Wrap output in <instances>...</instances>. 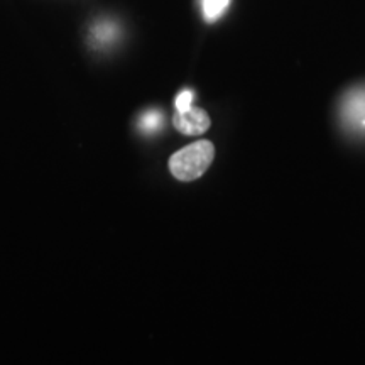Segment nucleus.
<instances>
[{"label":"nucleus","instance_id":"obj_1","mask_svg":"<svg viewBox=\"0 0 365 365\" xmlns=\"http://www.w3.org/2000/svg\"><path fill=\"white\" fill-rule=\"evenodd\" d=\"M215 159V145L210 140H196V143L186 145L170 158L171 175L180 181H195L202 178Z\"/></svg>","mask_w":365,"mask_h":365},{"label":"nucleus","instance_id":"obj_2","mask_svg":"<svg viewBox=\"0 0 365 365\" xmlns=\"http://www.w3.org/2000/svg\"><path fill=\"white\" fill-rule=\"evenodd\" d=\"M173 125L182 135H202L212 125L208 112L191 105L186 110H176L173 115Z\"/></svg>","mask_w":365,"mask_h":365},{"label":"nucleus","instance_id":"obj_3","mask_svg":"<svg viewBox=\"0 0 365 365\" xmlns=\"http://www.w3.org/2000/svg\"><path fill=\"white\" fill-rule=\"evenodd\" d=\"M228 4H230V0H203L205 19L208 22H215L225 11Z\"/></svg>","mask_w":365,"mask_h":365},{"label":"nucleus","instance_id":"obj_4","mask_svg":"<svg viewBox=\"0 0 365 365\" xmlns=\"http://www.w3.org/2000/svg\"><path fill=\"white\" fill-rule=\"evenodd\" d=\"M161 124H163V117L159 115L158 112L145 113V115L140 117V120H139L140 129H144V130H148V132L154 130V129H156V127H159Z\"/></svg>","mask_w":365,"mask_h":365},{"label":"nucleus","instance_id":"obj_5","mask_svg":"<svg viewBox=\"0 0 365 365\" xmlns=\"http://www.w3.org/2000/svg\"><path fill=\"white\" fill-rule=\"evenodd\" d=\"M191 102H193V93L190 90H182L176 98V110H186L191 107Z\"/></svg>","mask_w":365,"mask_h":365}]
</instances>
